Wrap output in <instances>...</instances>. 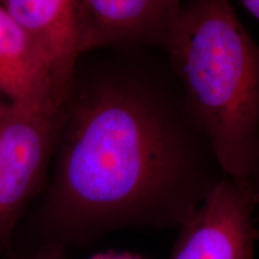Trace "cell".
Returning <instances> with one entry per match:
<instances>
[{
    "instance_id": "30bf717a",
    "label": "cell",
    "mask_w": 259,
    "mask_h": 259,
    "mask_svg": "<svg viewBox=\"0 0 259 259\" xmlns=\"http://www.w3.org/2000/svg\"><path fill=\"white\" fill-rule=\"evenodd\" d=\"M93 259H142L130 254H99Z\"/></svg>"
},
{
    "instance_id": "ba28073f",
    "label": "cell",
    "mask_w": 259,
    "mask_h": 259,
    "mask_svg": "<svg viewBox=\"0 0 259 259\" xmlns=\"http://www.w3.org/2000/svg\"><path fill=\"white\" fill-rule=\"evenodd\" d=\"M12 259H67V250L54 244H38Z\"/></svg>"
},
{
    "instance_id": "5b68a950",
    "label": "cell",
    "mask_w": 259,
    "mask_h": 259,
    "mask_svg": "<svg viewBox=\"0 0 259 259\" xmlns=\"http://www.w3.org/2000/svg\"><path fill=\"white\" fill-rule=\"evenodd\" d=\"M183 0H82V53L161 48Z\"/></svg>"
},
{
    "instance_id": "7a4b0ae2",
    "label": "cell",
    "mask_w": 259,
    "mask_h": 259,
    "mask_svg": "<svg viewBox=\"0 0 259 259\" xmlns=\"http://www.w3.org/2000/svg\"><path fill=\"white\" fill-rule=\"evenodd\" d=\"M162 52L226 177L259 184V47L229 0H183Z\"/></svg>"
},
{
    "instance_id": "3957f363",
    "label": "cell",
    "mask_w": 259,
    "mask_h": 259,
    "mask_svg": "<svg viewBox=\"0 0 259 259\" xmlns=\"http://www.w3.org/2000/svg\"><path fill=\"white\" fill-rule=\"evenodd\" d=\"M64 105L6 102L0 111V253L11 248L19 221L46 187Z\"/></svg>"
},
{
    "instance_id": "8992f818",
    "label": "cell",
    "mask_w": 259,
    "mask_h": 259,
    "mask_svg": "<svg viewBox=\"0 0 259 259\" xmlns=\"http://www.w3.org/2000/svg\"><path fill=\"white\" fill-rule=\"evenodd\" d=\"M69 94L82 53V0H0Z\"/></svg>"
},
{
    "instance_id": "6da1fadb",
    "label": "cell",
    "mask_w": 259,
    "mask_h": 259,
    "mask_svg": "<svg viewBox=\"0 0 259 259\" xmlns=\"http://www.w3.org/2000/svg\"><path fill=\"white\" fill-rule=\"evenodd\" d=\"M107 51L74 70L32 246L179 228L226 177L161 48Z\"/></svg>"
},
{
    "instance_id": "7c38bea8",
    "label": "cell",
    "mask_w": 259,
    "mask_h": 259,
    "mask_svg": "<svg viewBox=\"0 0 259 259\" xmlns=\"http://www.w3.org/2000/svg\"><path fill=\"white\" fill-rule=\"evenodd\" d=\"M5 103H6V101H2V100H0V111H2L3 107L5 106Z\"/></svg>"
},
{
    "instance_id": "277c9868",
    "label": "cell",
    "mask_w": 259,
    "mask_h": 259,
    "mask_svg": "<svg viewBox=\"0 0 259 259\" xmlns=\"http://www.w3.org/2000/svg\"><path fill=\"white\" fill-rule=\"evenodd\" d=\"M258 185L223 178L179 227L170 259H254Z\"/></svg>"
},
{
    "instance_id": "52a82bcc",
    "label": "cell",
    "mask_w": 259,
    "mask_h": 259,
    "mask_svg": "<svg viewBox=\"0 0 259 259\" xmlns=\"http://www.w3.org/2000/svg\"><path fill=\"white\" fill-rule=\"evenodd\" d=\"M69 94L27 32L0 5V96L17 105L64 103Z\"/></svg>"
},
{
    "instance_id": "8fae6325",
    "label": "cell",
    "mask_w": 259,
    "mask_h": 259,
    "mask_svg": "<svg viewBox=\"0 0 259 259\" xmlns=\"http://www.w3.org/2000/svg\"><path fill=\"white\" fill-rule=\"evenodd\" d=\"M255 212H257V228L259 233V185L257 187V193H255Z\"/></svg>"
},
{
    "instance_id": "9c48e42d",
    "label": "cell",
    "mask_w": 259,
    "mask_h": 259,
    "mask_svg": "<svg viewBox=\"0 0 259 259\" xmlns=\"http://www.w3.org/2000/svg\"><path fill=\"white\" fill-rule=\"evenodd\" d=\"M247 11L259 21V0H241Z\"/></svg>"
}]
</instances>
